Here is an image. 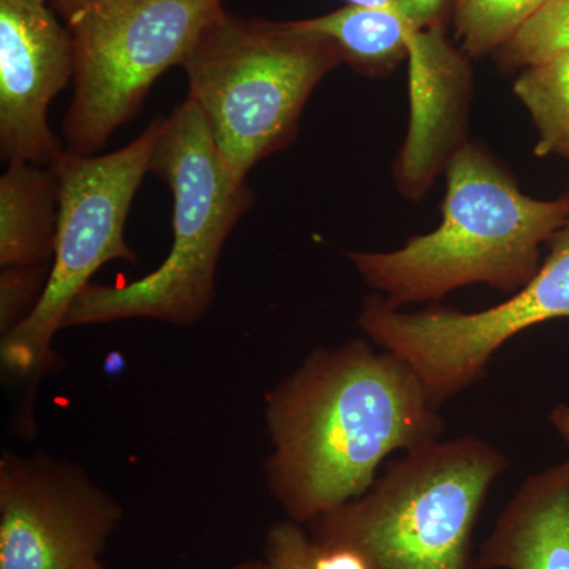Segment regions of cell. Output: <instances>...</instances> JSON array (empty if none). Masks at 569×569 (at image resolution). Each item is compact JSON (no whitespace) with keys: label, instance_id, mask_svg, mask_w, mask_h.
I'll return each instance as SVG.
<instances>
[{"label":"cell","instance_id":"12","mask_svg":"<svg viewBox=\"0 0 569 569\" xmlns=\"http://www.w3.org/2000/svg\"><path fill=\"white\" fill-rule=\"evenodd\" d=\"M443 7L445 0H399L388 9L347 6L298 24L335 40L359 73L380 77L408 54L415 33L436 24Z\"/></svg>","mask_w":569,"mask_h":569},{"label":"cell","instance_id":"1","mask_svg":"<svg viewBox=\"0 0 569 569\" xmlns=\"http://www.w3.org/2000/svg\"><path fill=\"white\" fill-rule=\"evenodd\" d=\"M415 370L365 340L318 350L269 396V486L296 523L365 496L388 456L440 440L443 421Z\"/></svg>","mask_w":569,"mask_h":569},{"label":"cell","instance_id":"9","mask_svg":"<svg viewBox=\"0 0 569 569\" xmlns=\"http://www.w3.org/2000/svg\"><path fill=\"white\" fill-rule=\"evenodd\" d=\"M121 520V505L73 463L10 452L0 460V569L84 567Z\"/></svg>","mask_w":569,"mask_h":569},{"label":"cell","instance_id":"13","mask_svg":"<svg viewBox=\"0 0 569 569\" xmlns=\"http://www.w3.org/2000/svg\"><path fill=\"white\" fill-rule=\"evenodd\" d=\"M58 234V182L51 168L7 163L0 178V266H51Z\"/></svg>","mask_w":569,"mask_h":569},{"label":"cell","instance_id":"14","mask_svg":"<svg viewBox=\"0 0 569 569\" xmlns=\"http://www.w3.org/2000/svg\"><path fill=\"white\" fill-rule=\"evenodd\" d=\"M515 93L537 127L535 153L569 160V54L523 70Z\"/></svg>","mask_w":569,"mask_h":569},{"label":"cell","instance_id":"6","mask_svg":"<svg viewBox=\"0 0 569 569\" xmlns=\"http://www.w3.org/2000/svg\"><path fill=\"white\" fill-rule=\"evenodd\" d=\"M74 50L67 151L97 156L132 121L164 71L181 66L223 0H50Z\"/></svg>","mask_w":569,"mask_h":569},{"label":"cell","instance_id":"10","mask_svg":"<svg viewBox=\"0 0 569 569\" xmlns=\"http://www.w3.org/2000/svg\"><path fill=\"white\" fill-rule=\"evenodd\" d=\"M74 78L73 41L44 0H0V153L51 168L66 149L48 110Z\"/></svg>","mask_w":569,"mask_h":569},{"label":"cell","instance_id":"3","mask_svg":"<svg viewBox=\"0 0 569 569\" xmlns=\"http://www.w3.org/2000/svg\"><path fill=\"white\" fill-rule=\"evenodd\" d=\"M505 468L481 438L430 441L389 463L365 496L312 520L310 539L365 569H482L473 535Z\"/></svg>","mask_w":569,"mask_h":569},{"label":"cell","instance_id":"16","mask_svg":"<svg viewBox=\"0 0 569 569\" xmlns=\"http://www.w3.org/2000/svg\"><path fill=\"white\" fill-rule=\"evenodd\" d=\"M501 66L529 69L569 54V0H549L498 48Z\"/></svg>","mask_w":569,"mask_h":569},{"label":"cell","instance_id":"4","mask_svg":"<svg viewBox=\"0 0 569 569\" xmlns=\"http://www.w3.org/2000/svg\"><path fill=\"white\" fill-rule=\"evenodd\" d=\"M149 173L173 194V244L162 264L127 284L89 283L71 302L63 329L149 318L197 323L211 309L217 264L253 190L228 173L192 100L164 118Z\"/></svg>","mask_w":569,"mask_h":569},{"label":"cell","instance_id":"18","mask_svg":"<svg viewBox=\"0 0 569 569\" xmlns=\"http://www.w3.org/2000/svg\"><path fill=\"white\" fill-rule=\"evenodd\" d=\"M269 569H320L312 539L293 520L276 523L266 537Z\"/></svg>","mask_w":569,"mask_h":569},{"label":"cell","instance_id":"23","mask_svg":"<svg viewBox=\"0 0 569 569\" xmlns=\"http://www.w3.org/2000/svg\"><path fill=\"white\" fill-rule=\"evenodd\" d=\"M44 2H48V0H44Z\"/></svg>","mask_w":569,"mask_h":569},{"label":"cell","instance_id":"19","mask_svg":"<svg viewBox=\"0 0 569 569\" xmlns=\"http://www.w3.org/2000/svg\"><path fill=\"white\" fill-rule=\"evenodd\" d=\"M550 422L556 427L557 432L563 438L569 449V406L553 408L550 413Z\"/></svg>","mask_w":569,"mask_h":569},{"label":"cell","instance_id":"15","mask_svg":"<svg viewBox=\"0 0 569 569\" xmlns=\"http://www.w3.org/2000/svg\"><path fill=\"white\" fill-rule=\"evenodd\" d=\"M549 0H456V24L475 56L498 50Z\"/></svg>","mask_w":569,"mask_h":569},{"label":"cell","instance_id":"5","mask_svg":"<svg viewBox=\"0 0 569 569\" xmlns=\"http://www.w3.org/2000/svg\"><path fill=\"white\" fill-rule=\"evenodd\" d=\"M346 62L339 44L298 21L236 17L223 10L181 67L189 97L238 182L295 140L307 100Z\"/></svg>","mask_w":569,"mask_h":569},{"label":"cell","instance_id":"17","mask_svg":"<svg viewBox=\"0 0 569 569\" xmlns=\"http://www.w3.org/2000/svg\"><path fill=\"white\" fill-rule=\"evenodd\" d=\"M0 276V326L3 335L21 323L37 306L51 266L39 268H2Z\"/></svg>","mask_w":569,"mask_h":569},{"label":"cell","instance_id":"2","mask_svg":"<svg viewBox=\"0 0 569 569\" xmlns=\"http://www.w3.org/2000/svg\"><path fill=\"white\" fill-rule=\"evenodd\" d=\"M569 220V193L537 200L481 148L466 144L448 164L437 230L391 252H350L359 276L395 307L438 301L467 284L515 295L538 274L539 250Z\"/></svg>","mask_w":569,"mask_h":569},{"label":"cell","instance_id":"8","mask_svg":"<svg viewBox=\"0 0 569 569\" xmlns=\"http://www.w3.org/2000/svg\"><path fill=\"white\" fill-rule=\"evenodd\" d=\"M550 242L538 274L501 305L473 313L445 307L403 312L376 295L366 299L359 325L381 350L403 359L440 406L485 376L512 337L569 318V220Z\"/></svg>","mask_w":569,"mask_h":569},{"label":"cell","instance_id":"11","mask_svg":"<svg viewBox=\"0 0 569 569\" xmlns=\"http://www.w3.org/2000/svg\"><path fill=\"white\" fill-rule=\"evenodd\" d=\"M478 560L482 569H569V459L526 479Z\"/></svg>","mask_w":569,"mask_h":569},{"label":"cell","instance_id":"22","mask_svg":"<svg viewBox=\"0 0 569 569\" xmlns=\"http://www.w3.org/2000/svg\"><path fill=\"white\" fill-rule=\"evenodd\" d=\"M78 569H107L103 567L102 563H100V560L92 561V563L84 565V567L78 568Z\"/></svg>","mask_w":569,"mask_h":569},{"label":"cell","instance_id":"21","mask_svg":"<svg viewBox=\"0 0 569 569\" xmlns=\"http://www.w3.org/2000/svg\"><path fill=\"white\" fill-rule=\"evenodd\" d=\"M231 569H269V565L266 560H246Z\"/></svg>","mask_w":569,"mask_h":569},{"label":"cell","instance_id":"20","mask_svg":"<svg viewBox=\"0 0 569 569\" xmlns=\"http://www.w3.org/2000/svg\"><path fill=\"white\" fill-rule=\"evenodd\" d=\"M348 6L366 7V9H388L395 7L399 0H347Z\"/></svg>","mask_w":569,"mask_h":569},{"label":"cell","instance_id":"7","mask_svg":"<svg viewBox=\"0 0 569 569\" xmlns=\"http://www.w3.org/2000/svg\"><path fill=\"white\" fill-rule=\"evenodd\" d=\"M163 126L160 116L118 151L78 156L66 149L52 164L58 182L54 258L39 302L3 336L7 372L31 377L48 367L52 339L63 329L71 302L91 283L92 276L108 261L137 260L123 231Z\"/></svg>","mask_w":569,"mask_h":569}]
</instances>
